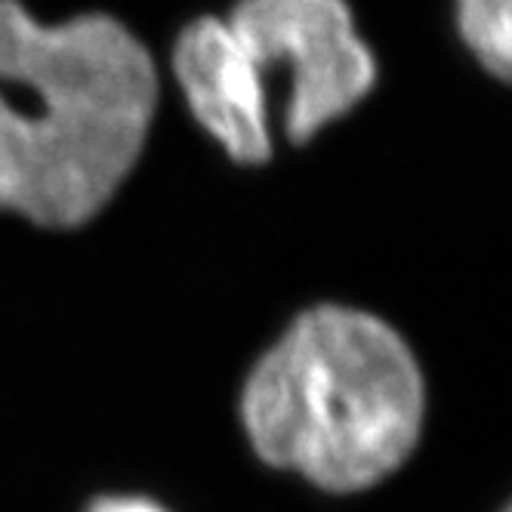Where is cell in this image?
I'll list each match as a JSON object with an SVG mask.
<instances>
[{
  "label": "cell",
  "mask_w": 512,
  "mask_h": 512,
  "mask_svg": "<svg viewBox=\"0 0 512 512\" xmlns=\"http://www.w3.org/2000/svg\"><path fill=\"white\" fill-rule=\"evenodd\" d=\"M158 105V68L108 13L59 25L0 0V210L78 229L136 167Z\"/></svg>",
  "instance_id": "1"
},
{
  "label": "cell",
  "mask_w": 512,
  "mask_h": 512,
  "mask_svg": "<svg viewBox=\"0 0 512 512\" xmlns=\"http://www.w3.org/2000/svg\"><path fill=\"white\" fill-rule=\"evenodd\" d=\"M287 81L284 133L306 145L371 93L377 62L346 0H238L195 19L173 47V75L198 124L235 164L272 158L269 81Z\"/></svg>",
  "instance_id": "3"
},
{
  "label": "cell",
  "mask_w": 512,
  "mask_h": 512,
  "mask_svg": "<svg viewBox=\"0 0 512 512\" xmlns=\"http://www.w3.org/2000/svg\"><path fill=\"white\" fill-rule=\"evenodd\" d=\"M423 420L426 383L411 346L383 318L334 303L290 324L241 389L253 454L337 497L395 475Z\"/></svg>",
  "instance_id": "2"
},
{
  "label": "cell",
  "mask_w": 512,
  "mask_h": 512,
  "mask_svg": "<svg viewBox=\"0 0 512 512\" xmlns=\"http://www.w3.org/2000/svg\"><path fill=\"white\" fill-rule=\"evenodd\" d=\"M84 512H170V509L142 494H105L96 497Z\"/></svg>",
  "instance_id": "5"
},
{
  "label": "cell",
  "mask_w": 512,
  "mask_h": 512,
  "mask_svg": "<svg viewBox=\"0 0 512 512\" xmlns=\"http://www.w3.org/2000/svg\"><path fill=\"white\" fill-rule=\"evenodd\" d=\"M457 28L497 81L509 78L512 65V0H457Z\"/></svg>",
  "instance_id": "4"
}]
</instances>
